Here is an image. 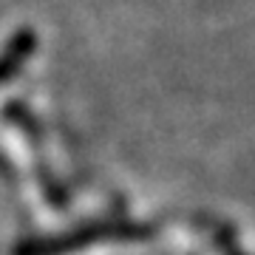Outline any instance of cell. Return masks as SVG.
I'll return each instance as SVG.
<instances>
[{"mask_svg": "<svg viewBox=\"0 0 255 255\" xmlns=\"http://www.w3.org/2000/svg\"><path fill=\"white\" fill-rule=\"evenodd\" d=\"M34 48H37V34L31 28H23V31H17L11 37L6 43V48H3V54H0V85L9 82L26 65V60L31 57Z\"/></svg>", "mask_w": 255, "mask_h": 255, "instance_id": "obj_1", "label": "cell"}]
</instances>
